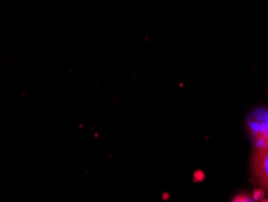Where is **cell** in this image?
Wrapping results in <instances>:
<instances>
[{"mask_svg": "<svg viewBox=\"0 0 268 202\" xmlns=\"http://www.w3.org/2000/svg\"><path fill=\"white\" fill-rule=\"evenodd\" d=\"M253 171L257 180L268 187V145L256 147L253 154Z\"/></svg>", "mask_w": 268, "mask_h": 202, "instance_id": "cell-1", "label": "cell"}, {"mask_svg": "<svg viewBox=\"0 0 268 202\" xmlns=\"http://www.w3.org/2000/svg\"><path fill=\"white\" fill-rule=\"evenodd\" d=\"M232 202H253V200L248 195H238L233 199Z\"/></svg>", "mask_w": 268, "mask_h": 202, "instance_id": "cell-2", "label": "cell"}, {"mask_svg": "<svg viewBox=\"0 0 268 202\" xmlns=\"http://www.w3.org/2000/svg\"><path fill=\"white\" fill-rule=\"evenodd\" d=\"M261 202H268V199H265V200H262Z\"/></svg>", "mask_w": 268, "mask_h": 202, "instance_id": "cell-3", "label": "cell"}, {"mask_svg": "<svg viewBox=\"0 0 268 202\" xmlns=\"http://www.w3.org/2000/svg\"><path fill=\"white\" fill-rule=\"evenodd\" d=\"M267 188H268V187H267Z\"/></svg>", "mask_w": 268, "mask_h": 202, "instance_id": "cell-4", "label": "cell"}]
</instances>
